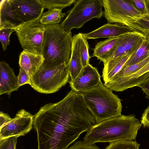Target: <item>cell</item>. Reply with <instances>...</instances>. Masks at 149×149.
Listing matches in <instances>:
<instances>
[{
    "label": "cell",
    "mask_w": 149,
    "mask_h": 149,
    "mask_svg": "<svg viewBox=\"0 0 149 149\" xmlns=\"http://www.w3.org/2000/svg\"><path fill=\"white\" fill-rule=\"evenodd\" d=\"M142 125L141 121L134 115H121L92 125L87 132L83 141L87 145H93L97 142L135 141Z\"/></svg>",
    "instance_id": "7a4b0ae2"
},
{
    "label": "cell",
    "mask_w": 149,
    "mask_h": 149,
    "mask_svg": "<svg viewBox=\"0 0 149 149\" xmlns=\"http://www.w3.org/2000/svg\"><path fill=\"white\" fill-rule=\"evenodd\" d=\"M20 20L23 23L40 18L44 9L40 0H11Z\"/></svg>",
    "instance_id": "8fae6325"
},
{
    "label": "cell",
    "mask_w": 149,
    "mask_h": 149,
    "mask_svg": "<svg viewBox=\"0 0 149 149\" xmlns=\"http://www.w3.org/2000/svg\"><path fill=\"white\" fill-rule=\"evenodd\" d=\"M131 55H127L117 61L104 65L102 77L104 83L108 82L119 70Z\"/></svg>",
    "instance_id": "44dd1931"
},
{
    "label": "cell",
    "mask_w": 149,
    "mask_h": 149,
    "mask_svg": "<svg viewBox=\"0 0 149 149\" xmlns=\"http://www.w3.org/2000/svg\"><path fill=\"white\" fill-rule=\"evenodd\" d=\"M142 89L145 94V97L149 99V77L137 86Z\"/></svg>",
    "instance_id": "d6a6232c"
},
{
    "label": "cell",
    "mask_w": 149,
    "mask_h": 149,
    "mask_svg": "<svg viewBox=\"0 0 149 149\" xmlns=\"http://www.w3.org/2000/svg\"><path fill=\"white\" fill-rule=\"evenodd\" d=\"M62 10L52 8L43 13L40 19V23L43 25L58 24L65 15V13L62 12Z\"/></svg>",
    "instance_id": "7402d4cb"
},
{
    "label": "cell",
    "mask_w": 149,
    "mask_h": 149,
    "mask_svg": "<svg viewBox=\"0 0 149 149\" xmlns=\"http://www.w3.org/2000/svg\"><path fill=\"white\" fill-rule=\"evenodd\" d=\"M144 0L147 10V14L149 15V0Z\"/></svg>",
    "instance_id": "d590c367"
},
{
    "label": "cell",
    "mask_w": 149,
    "mask_h": 149,
    "mask_svg": "<svg viewBox=\"0 0 149 149\" xmlns=\"http://www.w3.org/2000/svg\"><path fill=\"white\" fill-rule=\"evenodd\" d=\"M103 16L108 23L124 24L126 21L139 17L141 14L131 0H102Z\"/></svg>",
    "instance_id": "ba28073f"
},
{
    "label": "cell",
    "mask_w": 149,
    "mask_h": 149,
    "mask_svg": "<svg viewBox=\"0 0 149 149\" xmlns=\"http://www.w3.org/2000/svg\"><path fill=\"white\" fill-rule=\"evenodd\" d=\"M40 18L23 23L13 29L23 50L42 55V45L45 27L39 22Z\"/></svg>",
    "instance_id": "52a82bcc"
},
{
    "label": "cell",
    "mask_w": 149,
    "mask_h": 149,
    "mask_svg": "<svg viewBox=\"0 0 149 149\" xmlns=\"http://www.w3.org/2000/svg\"><path fill=\"white\" fill-rule=\"evenodd\" d=\"M149 56V40L146 39L138 49L132 54L122 67H125L139 62Z\"/></svg>",
    "instance_id": "603a6c76"
},
{
    "label": "cell",
    "mask_w": 149,
    "mask_h": 149,
    "mask_svg": "<svg viewBox=\"0 0 149 149\" xmlns=\"http://www.w3.org/2000/svg\"><path fill=\"white\" fill-rule=\"evenodd\" d=\"M0 128L8 124L12 119L7 113L2 111L0 112Z\"/></svg>",
    "instance_id": "e575fe53"
},
{
    "label": "cell",
    "mask_w": 149,
    "mask_h": 149,
    "mask_svg": "<svg viewBox=\"0 0 149 149\" xmlns=\"http://www.w3.org/2000/svg\"><path fill=\"white\" fill-rule=\"evenodd\" d=\"M15 31L13 29L3 28L0 29V41L4 51L7 49L10 44V37L11 34Z\"/></svg>",
    "instance_id": "83f0119b"
},
{
    "label": "cell",
    "mask_w": 149,
    "mask_h": 149,
    "mask_svg": "<svg viewBox=\"0 0 149 149\" xmlns=\"http://www.w3.org/2000/svg\"><path fill=\"white\" fill-rule=\"evenodd\" d=\"M19 63L30 77L42 65L44 60L42 55L33 54L23 50L19 54Z\"/></svg>",
    "instance_id": "ac0fdd59"
},
{
    "label": "cell",
    "mask_w": 149,
    "mask_h": 149,
    "mask_svg": "<svg viewBox=\"0 0 149 149\" xmlns=\"http://www.w3.org/2000/svg\"><path fill=\"white\" fill-rule=\"evenodd\" d=\"M81 33L73 37L72 52L69 62V73L71 80H74L83 68L80 52Z\"/></svg>",
    "instance_id": "e0dca14e"
},
{
    "label": "cell",
    "mask_w": 149,
    "mask_h": 149,
    "mask_svg": "<svg viewBox=\"0 0 149 149\" xmlns=\"http://www.w3.org/2000/svg\"><path fill=\"white\" fill-rule=\"evenodd\" d=\"M74 6L60 24L66 31L78 29L87 22L94 18L100 19L103 15L102 0H75Z\"/></svg>",
    "instance_id": "8992f818"
},
{
    "label": "cell",
    "mask_w": 149,
    "mask_h": 149,
    "mask_svg": "<svg viewBox=\"0 0 149 149\" xmlns=\"http://www.w3.org/2000/svg\"><path fill=\"white\" fill-rule=\"evenodd\" d=\"M96 123L82 95L72 90L61 101L41 107L34 116L38 149H67Z\"/></svg>",
    "instance_id": "6da1fadb"
},
{
    "label": "cell",
    "mask_w": 149,
    "mask_h": 149,
    "mask_svg": "<svg viewBox=\"0 0 149 149\" xmlns=\"http://www.w3.org/2000/svg\"><path fill=\"white\" fill-rule=\"evenodd\" d=\"M19 87L18 79L13 70L5 62L0 63V95L6 93L9 95Z\"/></svg>",
    "instance_id": "2e32d148"
},
{
    "label": "cell",
    "mask_w": 149,
    "mask_h": 149,
    "mask_svg": "<svg viewBox=\"0 0 149 149\" xmlns=\"http://www.w3.org/2000/svg\"><path fill=\"white\" fill-rule=\"evenodd\" d=\"M132 31L130 27L124 24L107 23L91 32L82 34L88 40L117 37Z\"/></svg>",
    "instance_id": "5bb4252c"
},
{
    "label": "cell",
    "mask_w": 149,
    "mask_h": 149,
    "mask_svg": "<svg viewBox=\"0 0 149 149\" xmlns=\"http://www.w3.org/2000/svg\"><path fill=\"white\" fill-rule=\"evenodd\" d=\"M44 26L42 55L44 60L40 67L49 68L68 64L72 52L71 31H65L59 24Z\"/></svg>",
    "instance_id": "3957f363"
},
{
    "label": "cell",
    "mask_w": 149,
    "mask_h": 149,
    "mask_svg": "<svg viewBox=\"0 0 149 149\" xmlns=\"http://www.w3.org/2000/svg\"><path fill=\"white\" fill-rule=\"evenodd\" d=\"M146 39L140 34L134 31L125 34L120 37L117 46L114 52L104 65L113 63L127 55L134 53Z\"/></svg>",
    "instance_id": "30bf717a"
},
{
    "label": "cell",
    "mask_w": 149,
    "mask_h": 149,
    "mask_svg": "<svg viewBox=\"0 0 149 149\" xmlns=\"http://www.w3.org/2000/svg\"><path fill=\"white\" fill-rule=\"evenodd\" d=\"M140 121L144 127H148L149 125V106L145 109Z\"/></svg>",
    "instance_id": "836d02e7"
},
{
    "label": "cell",
    "mask_w": 149,
    "mask_h": 149,
    "mask_svg": "<svg viewBox=\"0 0 149 149\" xmlns=\"http://www.w3.org/2000/svg\"><path fill=\"white\" fill-rule=\"evenodd\" d=\"M148 127H149V126H148Z\"/></svg>",
    "instance_id": "8d00e7d4"
},
{
    "label": "cell",
    "mask_w": 149,
    "mask_h": 149,
    "mask_svg": "<svg viewBox=\"0 0 149 149\" xmlns=\"http://www.w3.org/2000/svg\"><path fill=\"white\" fill-rule=\"evenodd\" d=\"M120 37L108 38L97 42L94 49L93 56L103 63L107 61L115 50Z\"/></svg>",
    "instance_id": "d6986e66"
},
{
    "label": "cell",
    "mask_w": 149,
    "mask_h": 149,
    "mask_svg": "<svg viewBox=\"0 0 149 149\" xmlns=\"http://www.w3.org/2000/svg\"><path fill=\"white\" fill-rule=\"evenodd\" d=\"M45 8L48 9L56 8L62 9L74 3L75 0H40Z\"/></svg>",
    "instance_id": "484cf974"
},
{
    "label": "cell",
    "mask_w": 149,
    "mask_h": 149,
    "mask_svg": "<svg viewBox=\"0 0 149 149\" xmlns=\"http://www.w3.org/2000/svg\"><path fill=\"white\" fill-rule=\"evenodd\" d=\"M17 78L19 87L26 84L31 85L30 77L29 74L22 67H20L19 72Z\"/></svg>",
    "instance_id": "f546056e"
},
{
    "label": "cell",
    "mask_w": 149,
    "mask_h": 149,
    "mask_svg": "<svg viewBox=\"0 0 149 149\" xmlns=\"http://www.w3.org/2000/svg\"><path fill=\"white\" fill-rule=\"evenodd\" d=\"M149 77V61L141 68L126 77L111 80L104 85L116 92L123 91L137 86Z\"/></svg>",
    "instance_id": "7c38bea8"
},
{
    "label": "cell",
    "mask_w": 149,
    "mask_h": 149,
    "mask_svg": "<svg viewBox=\"0 0 149 149\" xmlns=\"http://www.w3.org/2000/svg\"><path fill=\"white\" fill-rule=\"evenodd\" d=\"M149 61V56L139 62L125 67H122L110 80L129 76L140 70Z\"/></svg>",
    "instance_id": "cb8c5ba5"
},
{
    "label": "cell",
    "mask_w": 149,
    "mask_h": 149,
    "mask_svg": "<svg viewBox=\"0 0 149 149\" xmlns=\"http://www.w3.org/2000/svg\"><path fill=\"white\" fill-rule=\"evenodd\" d=\"M124 24L130 27L132 31L138 33L149 40V15H141L135 19L126 21Z\"/></svg>",
    "instance_id": "ffe728a7"
},
{
    "label": "cell",
    "mask_w": 149,
    "mask_h": 149,
    "mask_svg": "<svg viewBox=\"0 0 149 149\" xmlns=\"http://www.w3.org/2000/svg\"><path fill=\"white\" fill-rule=\"evenodd\" d=\"M67 149H100L95 145H87L82 141H77Z\"/></svg>",
    "instance_id": "4dcf8cb0"
},
{
    "label": "cell",
    "mask_w": 149,
    "mask_h": 149,
    "mask_svg": "<svg viewBox=\"0 0 149 149\" xmlns=\"http://www.w3.org/2000/svg\"><path fill=\"white\" fill-rule=\"evenodd\" d=\"M0 13V29H14L23 23L11 0L1 1Z\"/></svg>",
    "instance_id": "9a60e30c"
},
{
    "label": "cell",
    "mask_w": 149,
    "mask_h": 149,
    "mask_svg": "<svg viewBox=\"0 0 149 149\" xmlns=\"http://www.w3.org/2000/svg\"><path fill=\"white\" fill-rule=\"evenodd\" d=\"M79 92L96 123L121 115V100L101 81L93 88Z\"/></svg>",
    "instance_id": "277c9868"
},
{
    "label": "cell",
    "mask_w": 149,
    "mask_h": 149,
    "mask_svg": "<svg viewBox=\"0 0 149 149\" xmlns=\"http://www.w3.org/2000/svg\"><path fill=\"white\" fill-rule=\"evenodd\" d=\"M133 5L142 15L147 14L144 0H131Z\"/></svg>",
    "instance_id": "1f68e13d"
},
{
    "label": "cell",
    "mask_w": 149,
    "mask_h": 149,
    "mask_svg": "<svg viewBox=\"0 0 149 149\" xmlns=\"http://www.w3.org/2000/svg\"><path fill=\"white\" fill-rule=\"evenodd\" d=\"M139 146L135 140H123L110 143L104 149H139Z\"/></svg>",
    "instance_id": "d4e9b609"
},
{
    "label": "cell",
    "mask_w": 149,
    "mask_h": 149,
    "mask_svg": "<svg viewBox=\"0 0 149 149\" xmlns=\"http://www.w3.org/2000/svg\"><path fill=\"white\" fill-rule=\"evenodd\" d=\"M70 77L69 63L49 68L40 67L30 77V85L39 93H53L58 91L69 82Z\"/></svg>",
    "instance_id": "5b68a950"
},
{
    "label": "cell",
    "mask_w": 149,
    "mask_h": 149,
    "mask_svg": "<svg viewBox=\"0 0 149 149\" xmlns=\"http://www.w3.org/2000/svg\"><path fill=\"white\" fill-rule=\"evenodd\" d=\"M100 81V76L97 69L89 64L83 67L74 80L69 82L72 90L79 92L93 88Z\"/></svg>",
    "instance_id": "4fadbf2b"
},
{
    "label": "cell",
    "mask_w": 149,
    "mask_h": 149,
    "mask_svg": "<svg viewBox=\"0 0 149 149\" xmlns=\"http://www.w3.org/2000/svg\"><path fill=\"white\" fill-rule=\"evenodd\" d=\"M80 52L83 67L89 64L90 57L89 53V45L88 42L82 33H81L80 37Z\"/></svg>",
    "instance_id": "4316f807"
},
{
    "label": "cell",
    "mask_w": 149,
    "mask_h": 149,
    "mask_svg": "<svg viewBox=\"0 0 149 149\" xmlns=\"http://www.w3.org/2000/svg\"><path fill=\"white\" fill-rule=\"evenodd\" d=\"M34 116L24 109L19 111L8 124L0 128V140L24 136L33 128Z\"/></svg>",
    "instance_id": "9c48e42d"
},
{
    "label": "cell",
    "mask_w": 149,
    "mask_h": 149,
    "mask_svg": "<svg viewBox=\"0 0 149 149\" xmlns=\"http://www.w3.org/2000/svg\"><path fill=\"white\" fill-rule=\"evenodd\" d=\"M17 138L13 136L0 140V149H16Z\"/></svg>",
    "instance_id": "f1b7e54d"
}]
</instances>
